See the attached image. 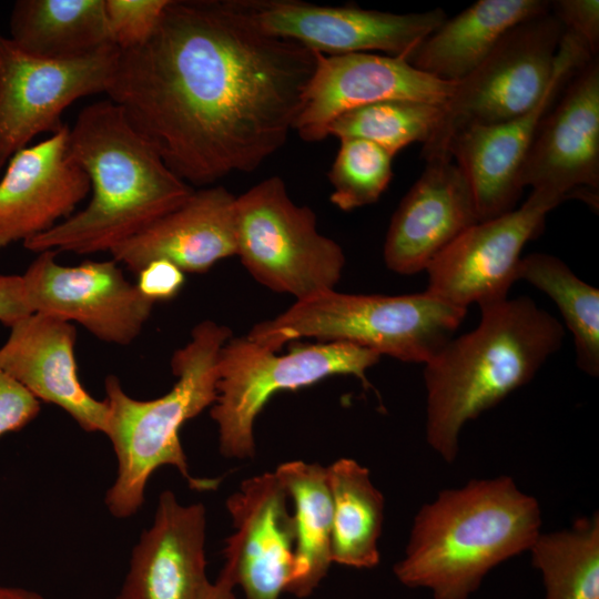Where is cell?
Returning a JSON list of instances; mask_svg holds the SVG:
<instances>
[{"mask_svg": "<svg viewBox=\"0 0 599 599\" xmlns=\"http://www.w3.org/2000/svg\"><path fill=\"white\" fill-rule=\"evenodd\" d=\"M136 275V287L154 304L174 298L185 282V273L166 260L150 262Z\"/></svg>", "mask_w": 599, "mask_h": 599, "instance_id": "cell-34", "label": "cell"}, {"mask_svg": "<svg viewBox=\"0 0 599 599\" xmlns=\"http://www.w3.org/2000/svg\"><path fill=\"white\" fill-rule=\"evenodd\" d=\"M479 222L471 187L451 158L426 160V167L392 216L384 262L400 275L426 271L463 232Z\"/></svg>", "mask_w": 599, "mask_h": 599, "instance_id": "cell-17", "label": "cell"}, {"mask_svg": "<svg viewBox=\"0 0 599 599\" xmlns=\"http://www.w3.org/2000/svg\"><path fill=\"white\" fill-rule=\"evenodd\" d=\"M275 474L294 504V560L285 592L305 598L332 564L333 505L327 471L318 464L297 460L281 464Z\"/></svg>", "mask_w": 599, "mask_h": 599, "instance_id": "cell-25", "label": "cell"}, {"mask_svg": "<svg viewBox=\"0 0 599 599\" xmlns=\"http://www.w3.org/2000/svg\"><path fill=\"white\" fill-rule=\"evenodd\" d=\"M75 341L72 323L32 313L10 327L0 347V366L37 399L62 408L83 430L105 434L108 404L81 384Z\"/></svg>", "mask_w": 599, "mask_h": 599, "instance_id": "cell-21", "label": "cell"}, {"mask_svg": "<svg viewBox=\"0 0 599 599\" xmlns=\"http://www.w3.org/2000/svg\"><path fill=\"white\" fill-rule=\"evenodd\" d=\"M119 57L110 44L74 59L37 58L0 33V174L34 136L60 130L75 100L106 93Z\"/></svg>", "mask_w": 599, "mask_h": 599, "instance_id": "cell-10", "label": "cell"}, {"mask_svg": "<svg viewBox=\"0 0 599 599\" xmlns=\"http://www.w3.org/2000/svg\"><path fill=\"white\" fill-rule=\"evenodd\" d=\"M57 254L38 253L21 275L31 312L75 322L109 344H131L154 303L125 278L114 260L64 266Z\"/></svg>", "mask_w": 599, "mask_h": 599, "instance_id": "cell-12", "label": "cell"}, {"mask_svg": "<svg viewBox=\"0 0 599 599\" xmlns=\"http://www.w3.org/2000/svg\"><path fill=\"white\" fill-rule=\"evenodd\" d=\"M326 471L333 505L332 562L357 569L376 567L384 520L382 493L369 470L354 459L341 458Z\"/></svg>", "mask_w": 599, "mask_h": 599, "instance_id": "cell-26", "label": "cell"}, {"mask_svg": "<svg viewBox=\"0 0 599 599\" xmlns=\"http://www.w3.org/2000/svg\"><path fill=\"white\" fill-rule=\"evenodd\" d=\"M232 337L231 329L206 319L194 326L187 344L176 349L171 368L177 377L163 396L140 400L129 396L120 379L105 378L108 423L105 436L116 456V477L105 495V506L116 518L135 515L144 502L152 474L173 466L195 490L215 489L220 480L195 478L189 473L180 429L216 399L217 357Z\"/></svg>", "mask_w": 599, "mask_h": 599, "instance_id": "cell-5", "label": "cell"}, {"mask_svg": "<svg viewBox=\"0 0 599 599\" xmlns=\"http://www.w3.org/2000/svg\"><path fill=\"white\" fill-rule=\"evenodd\" d=\"M237 586L232 565L225 561L214 582H209L200 599H235L234 588Z\"/></svg>", "mask_w": 599, "mask_h": 599, "instance_id": "cell-36", "label": "cell"}, {"mask_svg": "<svg viewBox=\"0 0 599 599\" xmlns=\"http://www.w3.org/2000/svg\"><path fill=\"white\" fill-rule=\"evenodd\" d=\"M380 355L347 343L297 345L284 355L251 341L231 337L217 357L216 399L211 417L217 425L220 451L230 458L255 453L254 423L281 390L307 387L334 375H352L368 386L366 372Z\"/></svg>", "mask_w": 599, "mask_h": 599, "instance_id": "cell-7", "label": "cell"}, {"mask_svg": "<svg viewBox=\"0 0 599 599\" xmlns=\"http://www.w3.org/2000/svg\"><path fill=\"white\" fill-rule=\"evenodd\" d=\"M549 10L545 0H479L446 19L407 61L434 78L457 83L483 63L511 28Z\"/></svg>", "mask_w": 599, "mask_h": 599, "instance_id": "cell-23", "label": "cell"}, {"mask_svg": "<svg viewBox=\"0 0 599 599\" xmlns=\"http://www.w3.org/2000/svg\"><path fill=\"white\" fill-rule=\"evenodd\" d=\"M235 200L220 185L193 191L183 204L110 253L135 274L155 260L170 261L184 273H204L236 255Z\"/></svg>", "mask_w": 599, "mask_h": 599, "instance_id": "cell-22", "label": "cell"}, {"mask_svg": "<svg viewBox=\"0 0 599 599\" xmlns=\"http://www.w3.org/2000/svg\"><path fill=\"white\" fill-rule=\"evenodd\" d=\"M267 33L325 55L383 51L407 58L446 19L443 9L393 13L356 6H321L297 0H245Z\"/></svg>", "mask_w": 599, "mask_h": 599, "instance_id": "cell-15", "label": "cell"}, {"mask_svg": "<svg viewBox=\"0 0 599 599\" xmlns=\"http://www.w3.org/2000/svg\"><path fill=\"white\" fill-rule=\"evenodd\" d=\"M517 278L548 295L573 336L576 364L599 375V290L580 280L560 258L532 253L520 258Z\"/></svg>", "mask_w": 599, "mask_h": 599, "instance_id": "cell-28", "label": "cell"}, {"mask_svg": "<svg viewBox=\"0 0 599 599\" xmlns=\"http://www.w3.org/2000/svg\"><path fill=\"white\" fill-rule=\"evenodd\" d=\"M69 125L19 150L0 180V248L42 234L90 193V181L69 153Z\"/></svg>", "mask_w": 599, "mask_h": 599, "instance_id": "cell-18", "label": "cell"}, {"mask_svg": "<svg viewBox=\"0 0 599 599\" xmlns=\"http://www.w3.org/2000/svg\"><path fill=\"white\" fill-rule=\"evenodd\" d=\"M10 39L23 52L50 60L74 59L113 44L104 0H18Z\"/></svg>", "mask_w": 599, "mask_h": 599, "instance_id": "cell-24", "label": "cell"}, {"mask_svg": "<svg viewBox=\"0 0 599 599\" xmlns=\"http://www.w3.org/2000/svg\"><path fill=\"white\" fill-rule=\"evenodd\" d=\"M466 314L467 308L426 291L387 296L332 290L295 301L276 317L255 324L246 337L273 352L313 338L426 364L454 337Z\"/></svg>", "mask_w": 599, "mask_h": 599, "instance_id": "cell-6", "label": "cell"}, {"mask_svg": "<svg viewBox=\"0 0 599 599\" xmlns=\"http://www.w3.org/2000/svg\"><path fill=\"white\" fill-rule=\"evenodd\" d=\"M40 410V400L0 366V437L21 430Z\"/></svg>", "mask_w": 599, "mask_h": 599, "instance_id": "cell-32", "label": "cell"}, {"mask_svg": "<svg viewBox=\"0 0 599 599\" xmlns=\"http://www.w3.org/2000/svg\"><path fill=\"white\" fill-rule=\"evenodd\" d=\"M235 231L236 255L271 291L301 301L335 290L342 277V247L317 231L315 213L291 200L280 176L236 197Z\"/></svg>", "mask_w": 599, "mask_h": 599, "instance_id": "cell-8", "label": "cell"}, {"mask_svg": "<svg viewBox=\"0 0 599 599\" xmlns=\"http://www.w3.org/2000/svg\"><path fill=\"white\" fill-rule=\"evenodd\" d=\"M477 327L425 364L426 440L446 463L467 422L529 383L561 346L564 326L528 296L479 306Z\"/></svg>", "mask_w": 599, "mask_h": 599, "instance_id": "cell-3", "label": "cell"}, {"mask_svg": "<svg viewBox=\"0 0 599 599\" xmlns=\"http://www.w3.org/2000/svg\"><path fill=\"white\" fill-rule=\"evenodd\" d=\"M546 599H599V514L577 518L562 530L540 532L530 548Z\"/></svg>", "mask_w": 599, "mask_h": 599, "instance_id": "cell-27", "label": "cell"}, {"mask_svg": "<svg viewBox=\"0 0 599 599\" xmlns=\"http://www.w3.org/2000/svg\"><path fill=\"white\" fill-rule=\"evenodd\" d=\"M69 153L90 181L88 205L23 242L44 251L111 252L193 193L111 100L83 108L69 130Z\"/></svg>", "mask_w": 599, "mask_h": 599, "instance_id": "cell-2", "label": "cell"}, {"mask_svg": "<svg viewBox=\"0 0 599 599\" xmlns=\"http://www.w3.org/2000/svg\"><path fill=\"white\" fill-rule=\"evenodd\" d=\"M565 31L551 10L511 28L475 71L455 83L422 156L450 158L448 145L460 130L505 122L537 105L552 78Z\"/></svg>", "mask_w": 599, "mask_h": 599, "instance_id": "cell-9", "label": "cell"}, {"mask_svg": "<svg viewBox=\"0 0 599 599\" xmlns=\"http://www.w3.org/2000/svg\"><path fill=\"white\" fill-rule=\"evenodd\" d=\"M0 599H44L39 592L16 586L0 585Z\"/></svg>", "mask_w": 599, "mask_h": 599, "instance_id": "cell-37", "label": "cell"}, {"mask_svg": "<svg viewBox=\"0 0 599 599\" xmlns=\"http://www.w3.org/2000/svg\"><path fill=\"white\" fill-rule=\"evenodd\" d=\"M454 87L416 69L403 57L317 52L294 130L302 140L317 142L327 138L329 124L349 110L386 100L444 104Z\"/></svg>", "mask_w": 599, "mask_h": 599, "instance_id": "cell-16", "label": "cell"}, {"mask_svg": "<svg viewBox=\"0 0 599 599\" xmlns=\"http://www.w3.org/2000/svg\"><path fill=\"white\" fill-rule=\"evenodd\" d=\"M30 314L22 276L0 274V323L11 327Z\"/></svg>", "mask_w": 599, "mask_h": 599, "instance_id": "cell-35", "label": "cell"}, {"mask_svg": "<svg viewBox=\"0 0 599 599\" xmlns=\"http://www.w3.org/2000/svg\"><path fill=\"white\" fill-rule=\"evenodd\" d=\"M205 508L161 493L151 527L132 550L116 599H200L209 579Z\"/></svg>", "mask_w": 599, "mask_h": 599, "instance_id": "cell-20", "label": "cell"}, {"mask_svg": "<svg viewBox=\"0 0 599 599\" xmlns=\"http://www.w3.org/2000/svg\"><path fill=\"white\" fill-rule=\"evenodd\" d=\"M169 0H104L111 42L121 51L145 42L158 27Z\"/></svg>", "mask_w": 599, "mask_h": 599, "instance_id": "cell-31", "label": "cell"}, {"mask_svg": "<svg viewBox=\"0 0 599 599\" xmlns=\"http://www.w3.org/2000/svg\"><path fill=\"white\" fill-rule=\"evenodd\" d=\"M591 59L583 41L566 30L552 78L537 105L515 119L468 126L453 136L448 154L471 187L479 222L515 209L522 191L520 172L541 120L572 73Z\"/></svg>", "mask_w": 599, "mask_h": 599, "instance_id": "cell-13", "label": "cell"}, {"mask_svg": "<svg viewBox=\"0 0 599 599\" xmlns=\"http://www.w3.org/2000/svg\"><path fill=\"white\" fill-rule=\"evenodd\" d=\"M327 174L333 191L331 202L352 211L378 201L393 177V158L384 148L363 139H341Z\"/></svg>", "mask_w": 599, "mask_h": 599, "instance_id": "cell-30", "label": "cell"}, {"mask_svg": "<svg viewBox=\"0 0 599 599\" xmlns=\"http://www.w3.org/2000/svg\"><path fill=\"white\" fill-rule=\"evenodd\" d=\"M287 499L274 471L245 479L226 500L235 531L225 561L245 599H280L291 580L295 531Z\"/></svg>", "mask_w": 599, "mask_h": 599, "instance_id": "cell-19", "label": "cell"}, {"mask_svg": "<svg viewBox=\"0 0 599 599\" xmlns=\"http://www.w3.org/2000/svg\"><path fill=\"white\" fill-rule=\"evenodd\" d=\"M316 62L245 0H169L151 37L120 50L105 94L174 174L209 185L283 148Z\"/></svg>", "mask_w": 599, "mask_h": 599, "instance_id": "cell-1", "label": "cell"}, {"mask_svg": "<svg viewBox=\"0 0 599 599\" xmlns=\"http://www.w3.org/2000/svg\"><path fill=\"white\" fill-rule=\"evenodd\" d=\"M519 182L522 189L554 191L598 210V58L572 73L541 120Z\"/></svg>", "mask_w": 599, "mask_h": 599, "instance_id": "cell-14", "label": "cell"}, {"mask_svg": "<svg viewBox=\"0 0 599 599\" xmlns=\"http://www.w3.org/2000/svg\"><path fill=\"white\" fill-rule=\"evenodd\" d=\"M568 199L534 189L525 203L463 232L428 265L426 292L454 305H484L508 297L527 242L538 236L547 214Z\"/></svg>", "mask_w": 599, "mask_h": 599, "instance_id": "cell-11", "label": "cell"}, {"mask_svg": "<svg viewBox=\"0 0 599 599\" xmlns=\"http://www.w3.org/2000/svg\"><path fill=\"white\" fill-rule=\"evenodd\" d=\"M550 10L566 30L577 34L597 58L599 49V1L557 0L550 2Z\"/></svg>", "mask_w": 599, "mask_h": 599, "instance_id": "cell-33", "label": "cell"}, {"mask_svg": "<svg viewBox=\"0 0 599 599\" xmlns=\"http://www.w3.org/2000/svg\"><path fill=\"white\" fill-rule=\"evenodd\" d=\"M540 528L539 502L511 477L471 479L420 507L394 573L434 599H468L491 569L528 551Z\"/></svg>", "mask_w": 599, "mask_h": 599, "instance_id": "cell-4", "label": "cell"}, {"mask_svg": "<svg viewBox=\"0 0 599 599\" xmlns=\"http://www.w3.org/2000/svg\"><path fill=\"white\" fill-rule=\"evenodd\" d=\"M443 105L415 100H386L349 110L337 116L327 136L373 142L392 154L414 142H428L436 132Z\"/></svg>", "mask_w": 599, "mask_h": 599, "instance_id": "cell-29", "label": "cell"}]
</instances>
